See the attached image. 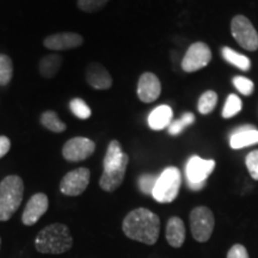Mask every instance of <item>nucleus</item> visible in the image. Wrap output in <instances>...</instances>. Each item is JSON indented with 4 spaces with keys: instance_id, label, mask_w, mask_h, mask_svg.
I'll list each match as a JSON object with an SVG mask.
<instances>
[{
    "instance_id": "obj_1",
    "label": "nucleus",
    "mask_w": 258,
    "mask_h": 258,
    "mask_svg": "<svg viewBox=\"0 0 258 258\" xmlns=\"http://www.w3.org/2000/svg\"><path fill=\"white\" fill-rule=\"evenodd\" d=\"M122 230L129 239L153 245L159 238L160 219L150 209L137 208L125 215Z\"/></svg>"
},
{
    "instance_id": "obj_2",
    "label": "nucleus",
    "mask_w": 258,
    "mask_h": 258,
    "mask_svg": "<svg viewBox=\"0 0 258 258\" xmlns=\"http://www.w3.org/2000/svg\"><path fill=\"white\" fill-rule=\"evenodd\" d=\"M73 237L70 228L63 224H51L38 232L35 238V247L38 252L61 254L71 250Z\"/></svg>"
},
{
    "instance_id": "obj_3",
    "label": "nucleus",
    "mask_w": 258,
    "mask_h": 258,
    "mask_svg": "<svg viewBox=\"0 0 258 258\" xmlns=\"http://www.w3.org/2000/svg\"><path fill=\"white\" fill-rule=\"evenodd\" d=\"M24 183L17 175H10L0 182V221L14 217L23 201Z\"/></svg>"
},
{
    "instance_id": "obj_4",
    "label": "nucleus",
    "mask_w": 258,
    "mask_h": 258,
    "mask_svg": "<svg viewBox=\"0 0 258 258\" xmlns=\"http://www.w3.org/2000/svg\"><path fill=\"white\" fill-rule=\"evenodd\" d=\"M180 184H182V173L178 167L169 166L158 176L156 186L152 196L159 203L173 202L178 196Z\"/></svg>"
},
{
    "instance_id": "obj_5",
    "label": "nucleus",
    "mask_w": 258,
    "mask_h": 258,
    "mask_svg": "<svg viewBox=\"0 0 258 258\" xmlns=\"http://www.w3.org/2000/svg\"><path fill=\"white\" fill-rule=\"evenodd\" d=\"M128 163L129 157L124 152L117 159L103 161V173L99 179V186L108 192H112L120 188L123 183Z\"/></svg>"
},
{
    "instance_id": "obj_6",
    "label": "nucleus",
    "mask_w": 258,
    "mask_h": 258,
    "mask_svg": "<svg viewBox=\"0 0 258 258\" xmlns=\"http://www.w3.org/2000/svg\"><path fill=\"white\" fill-rule=\"evenodd\" d=\"M215 161L202 159L198 156L190 158L185 166L186 182L191 190H201L206 185V180L214 171Z\"/></svg>"
},
{
    "instance_id": "obj_7",
    "label": "nucleus",
    "mask_w": 258,
    "mask_h": 258,
    "mask_svg": "<svg viewBox=\"0 0 258 258\" xmlns=\"http://www.w3.org/2000/svg\"><path fill=\"white\" fill-rule=\"evenodd\" d=\"M214 225V214L208 207L200 206L190 213V228L192 237L200 243H205L211 238Z\"/></svg>"
},
{
    "instance_id": "obj_8",
    "label": "nucleus",
    "mask_w": 258,
    "mask_h": 258,
    "mask_svg": "<svg viewBox=\"0 0 258 258\" xmlns=\"http://www.w3.org/2000/svg\"><path fill=\"white\" fill-rule=\"evenodd\" d=\"M232 36L244 49L254 51L258 49V32L252 23L243 15L234 16L231 22Z\"/></svg>"
},
{
    "instance_id": "obj_9",
    "label": "nucleus",
    "mask_w": 258,
    "mask_h": 258,
    "mask_svg": "<svg viewBox=\"0 0 258 258\" xmlns=\"http://www.w3.org/2000/svg\"><path fill=\"white\" fill-rule=\"evenodd\" d=\"M91 172L88 167H78L70 171L60 182V191L66 196H79L85 191L90 183Z\"/></svg>"
},
{
    "instance_id": "obj_10",
    "label": "nucleus",
    "mask_w": 258,
    "mask_h": 258,
    "mask_svg": "<svg viewBox=\"0 0 258 258\" xmlns=\"http://www.w3.org/2000/svg\"><path fill=\"white\" fill-rule=\"evenodd\" d=\"M212 51L205 42H195L188 48L182 60V69L188 73L196 72L211 62Z\"/></svg>"
},
{
    "instance_id": "obj_11",
    "label": "nucleus",
    "mask_w": 258,
    "mask_h": 258,
    "mask_svg": "<svg viewBox=\"0 0 258 258\" xmlns=\"http://www.w3.org/2000/svg\"><path fill=\"white\" fill-rule=\"evenodd\" d=\"M96 150V144L91 139L77 137L72 138L63 145L62 156L67 161L78 163L88 159Z\"/></svg>"
},
{
    "instance_id": "obj_12",
    "label": "nucleus",
    "mask_w": 258,
    "mask_h": 258,
    "mask_svg": "<svg viewBox=\"0 0 258 258\" xmlns=\"http://www.w3.org/2000/svg\"><path fill=\"white\" fill-rule=\"evenodd\" d=\"M48 206H49V200L46 194L37 192L32 195L25 206L23 214H22V222L25 226L35 225L46 214Z\"/></svg>"
},
{
    "instance_id": "obj_13",
    "label": "nucleus",
    "mask_w": 258,
    "mask_h": 258,
    "mask_svg": "<svg viewBox=\"0 0 258 258\" xmlns=\"http://www.w3.org/2000/svg\"><path fill=\"white\" fill-rule=\"evenodd\" d=\"M84 43L82 35L77 32H57L44 38L43 46L50 50H70Z\"/></svg>"
},
{
    "instance_id": "obj_14",
    "label": "nucleus",
    "mask_w": 258,
    "mask_h": 258,
    "mask_svg": "<svg viewBox=\"0 0 258 258\" xmlns=\"http://www.w3.org/2000/svg\"><path fill=\"white\" fill-rule=\"evenodd\" d=\"M161 92L160 80L154 73L145 72L138 82V97L141 102L152 103L159 98Z\"/></svg>"
},
{
    "instance_id": "obj_15",
    "label": "nucleus",
    "mask_w": 258,
    "mask_h": 258,
    "mask_svg": "<svg viewBox=\"0 0 258 258\" xmlns=\"http://www.w3.org/2000/svg\"><path fill=\"white\" fill-rule=\"evenodd\" d=\"M85 76L89 85L96 90H108L112 86L110 73L99 62L89 63L86 67Z\"/></svg>"
},
{
    "instance_id": "obj_16",
    "label": "nucleus",
    "mask_w": 258,
    "mask_h": 258,
    "mask_svg": "<svg viewBox=\"0 0 258 258\" xmlns=\"http://www.w3.org/2000/svg\"><path fill=\"white\" fill-rule=\"evenodd\" d=\"M256 144H258V129L250 124L234 129L230 137V146L233 150H240Z\"/></svg>"
},
{
    "instance_id": "obj_17",
    "label": "nucleus",
    "mask_w": 258,
    "mask_h": 258,
    "mask_svg": "<svg viewBox=\"0 0 258 258\" xmlns=\"http://www.w3.org/2000/svg\"><path fill=\"white\" fill-rule=\"evenodd\" d=\"M166 240L172 247L182 246L185 240V226L183 220L178 217L169 219L166 224Z\"/></svg>"
},
{
    "instance_id": "obj_18",
    "label": "nucleus",
    "mask_w": 258,
    "mask_h": 258,
    "mask_svg": "<svg viewBox=\"0 0 258 258\" xmlns=\"http://www.w3.org/2000/svg\"><path fill=\"white\" fill-rule=\"evenodd\" d=\"M172 109L169 105H159L151 111L148 116V125L153 131H161V129L169 127L172 122Z\"/></svg>"
},
{
    "instance_id": "obj_19",
    "label": "nucleus",
    "mask_w": 258,
    "mask_h": 258,
    "mask_svg": "<svg viewBox=\"0 0 258 258\" xmlns=\"http://www.w3.org/2000/svg\"><path fill=\"white\" fill-rule=\"evenodd\" d=\"M62 62V56L59 54H48V55L42 57L38 62V71L43 78L51 79L59 72Z\"/></svg>"
},
{
    "instance_id": "obj_20",
    "label": "nucleus",
    "mask_w": 258,
    "mask_h": 258,
    "mask_svg": "<svg viewBox=\"0 0 258 258\" xmlns=\"http://www.w3.org/2000/svg\"><path fill=\"white\" fill-rule=\"evenodd\" d=\"M222 57L227 61L228 63L233 64V66L237 67L244 72H247L251 69V61L247 56L243 55V54L238 53L232 49L230 47H224L221 50Z\"/></svg>"
},
{
    "instance_id": "obj_21",
    "label": "nucleus",
    "mask_w": 258,
    "mask_h": 258,
    "mask_svg": "<svg viewBox=\"0 0 258 258\" xmlns=\"http://www.w3.org/2000/svg\"><path fill=\"white\" fill-rule=\"evenodd\" d=\"M41 124L44 128H47L48 131L53 132V133H62L66 131L67 125L60 120L59 116L55 111L53 110H47L41 115L40 117Z\"/></svg>"
},
{
    "instance_id": "obj_22",
    "label": "nucleus",
    "mask_w": 258,
    "mask_h": 258,
    "mask_svg": "<svg viewBox=\"0 0 258 258\" xmlns=\"http://www.w3.org/2000/svg\"><path fill=\"white\" fill-rule=\"evenodd\" d=\"M217 103H218L217 92L209 90V91H206L201 97H200L198 109L202 115H208L214 110V108L217 106Z\"/></svg>"
},
{
    "instance_id": "obj_23",
    "label": "nucleus",
    "mask_w": 258,
    "mask_h": 258,
    "mask_svg": "<svg viewBox=\"0 0 258 258\" xmlns=\"http://www.w3.org/2000/svg\"><path fill=\"white\" fill-rule=\"evenodd\" d=\"M14 76V63L11 57L0 54V86H5L11 82Z\"/></svg>"
},
{
    "instance_id": "obj_24",
    "label": "nucleus",
    "mask_w": 258,
    "mask_h": 258,
    "mask_svg": "<svg viewBox=\"0 0 258 258\" xmlns=\"http://www.w3.org/2000/svg\"><path fill=\"white\" fill-rule=\"evenodd\" d=\"M194 121H195V116H194L192 112H185L178 120L171 122L169 127H167L169 128V133L171 135H178L184 131L185 127L192 124Z\"/></svg>"
},
{
    "instance_id": "obj_25",
    "label": "nucleus",
    "mask_w": 258,
    "mask_h": 258,
    "mask_svg": "<svg viewBox=\"0 0 258 258\" xmlns=\"http://www.w3.org/2000/svg\"><path fill=\"white\" fill-rule=\"evenodd\" d=\"M241 110V99L237 95H230L226 99V103L222 109V117H233Z\"/></svg>"
},
{
    "instance_id": "obj_26",
    "label": "nucleus",
    "mask_w": 258,
    "mask_h": 258,
    "mask_svg": "<svg viewBox=\"0 0 258 258\" xmlns=\"http://www.w3.org/2000/svg\"><path fill=\"white\" fill-rule=\"evenodd\" d=\"M70 109L73 112V115L80 120H88L91 116V109L82 98H73L70 102Z\"/></svg>"
},
{
    "instance_id": "obj_27",
    "label": "nucleus",
    "mask_w": 258,
    "mask_h": 258,
    "mask_svg": "<svg viewBox=\"0 0 258 258\" xmlns=\"http://www.w3.org/2000/svg\"><path fill=\"white\" fill-rule=\"evenodd\" d=\"M109 2L110 0H78L77 2V6L83 12L93 14V12H98L102 9H104Z\"/></svg>"
},
{
    "instance_id": "obj_28",
    "label": "nucleus",
    "mask_w": 258,
    "mask_h": 258,
    "mask_svg": "<svg viewBox=\"0 0 258 258\" xmlns=\"http://www.w3.org/2000/svg\"><path fill=\"white\" fill-rule=\"evenodd\" d=\"M158 176H154L152 173H144L139 177L138 184L140 188L141 192L146 194V195H152L154 186H156Z\"/></svg>"
},
{
    "instance_id": "obj_29",
    "label": "nucleus",
    "mask_w": 258,
    "mask_h": 258,
    "mask_svg": "<svg viewBox=\"0 0 258 258\" xmlns=\"http://www.w3.org/2000/svg\"><path fill=\"white\" fill-rule=\"evenodd\" d=\"M232 83H233L234 88L237 89L238 91L241 93V95H244V96L252 95L253 89H254L252 80H250L249 78H245V77L237 76V77H234L233 80H232Z\"/></svg>"
},
{
    "instance_id": "obj_30",
    "label": "nucleus",
    "mask_w": 258,
    "mask_h": 258,
    "mask_svg": "<svg viewBox=\"0 0 258 258\" xmlns=\"http://www.w3.org/2000/svg\"><path fill=\"white\" fill-rule=\"evenodd\" d=\"M245 164H246V167L249 170L251 177L254 180H258V150H254L247 154L246 159H245Z\"/></svg>"
},
{
    "instance_id": "obj_31",
    "label": "nucleus",
    "mask_w": 258,
    "mask_h": 258,
    "mask_svg": "<svg viewBox=\"0 0 258 258\" xmlns=\"http://www.w3.org/2000/svg\"><path fill=\"white\" fill-rule=\"evenodd\" d=\"M227 258H250L249 253L243 245L235 244L231 247L227 253Z\"/></svg>"
},
{
    "instance_id": "obj_32",
    "label": "nucleus",
    "mask_w": 258,
    "mask_h": 258,
    "mask_svg": "<svg viewBox=\"0 0 258 258\" xmlns=\"http://www.w3.org/2000/svg\"><path fill=\"white\" fill-rule=\"evenodd\" d=\"M10 148H11V141H10V139L5 137V135H2L0 137V159L9 153Z\"/></svg>"
},
{
    "instance_id": "obj_33",
    "label": "nucleus",
    "mask_w": 258,
    "mask_h": 258,
    "mask_svg": "<svg viewBox=\"0 0 258 258\" xmlns=\"http://www.w3.org/2000/svg\"><path fill=\"white\" fill-rule=\"evenodd\" d=\"M0 246H2V238H0Z\"/></svg>"
}]
</instances>
